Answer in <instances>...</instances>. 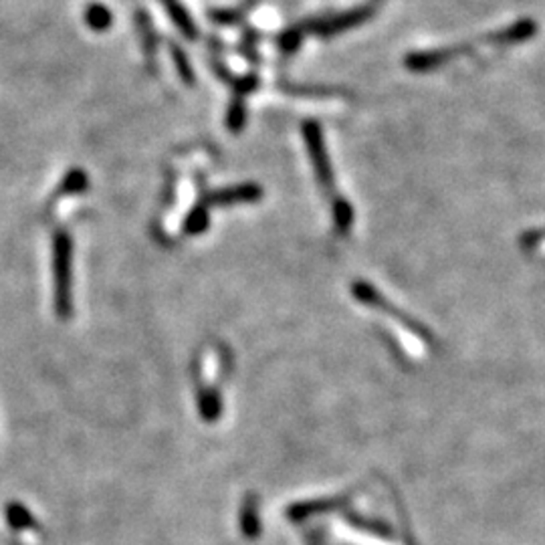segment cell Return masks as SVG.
<instances>
[{
	"label": "cell",
	"mask_w": 545,
	"mask_h": 545,
	"mask_svg": "<svg viewBox=\"0 0 545 545\" xmlns=\"http://www.w3.org/2000/svg\"><path fill=\"white\" fill-rule=\"evenodd\" d=\"M71 239L67 233L54 234V309L61 320H67L71 315V257H73Z\"/></svg>",
	"instance_id": "cell-1"
},
{
	"label": "cell",
	"mask_w": 545,
	"mask_h": 545,
	"mask_svg": "<svg viewBox=\"0 0 545 545\" xmlns=\"http://www.w3.org/2000/svg\"><path fill=\"white\" fill-rule=\"evenodd\" d=\"M84 16L89 29L95 33H105L114 25V13L104 3H89Z\"/></svg>",
	"instance_id": "cell-2"
},
{
	"label": "cell",
	"mask_w": 545,
	"mask_h": 545,
	"mask_svg": "<svg viewBox=\"0 0 545 545\" xmlns=\"http://www.w3.org/2000/svg\"><path fill=\"white\" fill-rule=\"evenodd\" d=\"M6 521L8 525L13 527V530H35L36 527V520L33 517V513L21 503H8L6 505Z\"/></svg>",
	"instance_id": "cell-3"
},
{
	"label": "cell",
	"mask_w": 545,
	"mask_h": 545,
	"mask_svg": "<svg viewBox=\"0 0 545 545\" xmlns=\"http://www.w3.org/2000/svg\"><path fill=\"white\" fill-rule=\"evenodd\" d=\"M166 5H168L170 18L174 21V25L182 31V35H184L186 39H196L198 31L194 26V21L190 18V15L184 11V8H182V5L174 3V0H166Z\"/></svg>",
	"instance_id": "cell-4"
},
{
	"label": "cell",
	"mask_w": 545,
	"mask_h": 545,
	"mask_svg": "<svg viewBox=\"0 0 545 545\" xmlns=\"http://www.w3.org/2000/svg\"><path fill=\"white\" fill-rule=\"evenodd\" d=\"M368 15H370L368 8H363V11H353V13H350V15H343V16L333 18L332 23H327V25L320 26V31H322V33H325V35H330V33H338V31H343V29H348V26H353V25H356V23L363 21V18H366Z\"/></svg>",
	"instance_id": "cell-5"
},
{
	"label": "cell",
	"mask_w": 545,
	"mask_h": 545,
	"mask_svg": "<svg viewBox=\"0 0 545 545\" xmlns=\"http://www.w3.org/2000/svg\"><path fill=\"white\" fill-rule=\"evenodd\" d=\"M87 184H89V180H87V174L84 170H79V168H75V170H71L69 174H67V178L63 180V184H61V190H59V194H65V196H69V194H79V193H85L87 190Z\"/></svg>",
	"instance_id": "cell-6"
},
{
	"label": "cell",
	"mask_w": 545,
	"mask_h": 545,
	"mask_svg": "<svg viewBox=\"0 0 545 545\" xmlns=\"http://www.w3.org/2000/svg\"><path fill=\"white\" fill-rule=\"evenodd\" d=\"M138 31H140V35H142L144 49L148 51V54L152 57V54H154V47H156V43H154V33H152L150 16L145 15V13H138Z\"/></svg>",
	"instance_id": "cell-7"
},
{
	"label": "cell",
	"mask_w": 545,
	"mask_h": 545,
	"mask_svg": "<svg viewBox=\"0 0 545 545\" xmlns=\"http://www.w3.org/2000/svg\"><path fill=\"white\" fill-rule=\"evenodd\" d=\"M172 57H174V63H176V67H178V73L182 75V79H184L186 84H193L194 75H193V69H190V65H188L186 54L182 53V49L172 47Z\"/></svg>",
	"instance_id": "cell-8"
},
{
	"label": "cell",
	"mask_w": 545,
	"mask_h": 545,
	"mask_svg": "<svg viewBox=\"0 0 545 545\" xmlns=\"http://www.w3.org/2000/svg\"><path fill=\"white\" fill-rule=\"evenodd\" d=\"M164 3H166V0H164Z\"/></svg>",
	"instance_id": "cell-9"
}]
</instances>
